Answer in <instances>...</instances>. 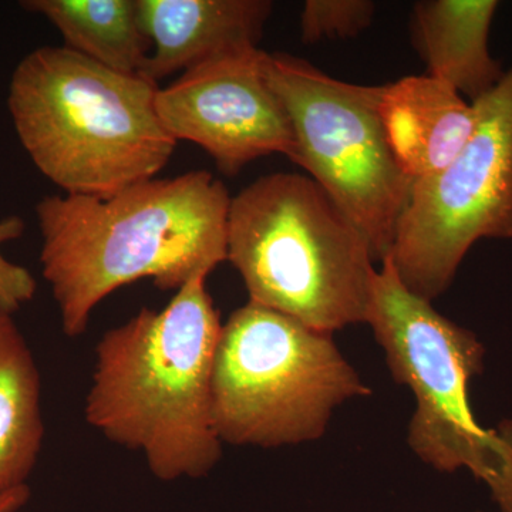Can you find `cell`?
Listing matches in <instances>:
<instances>
[{
	"label": "cell",
	"mask_w": 512,
	"mask_h": 512,
	"mask_svg": "<svg viewBox=\"0 0 512 512\" xmlns=\"http://www.w3.org/2000/svg\"><path fill=\"white\" fill-rule=\"evenodd\" d=\"M231 197L208 171L151 178L107 197L47 195L36 204L40 264L67 338L86 332L111 293L141 279L177 292L227 261Z\"/></svg>",
	"instance_id": "1"
},
{
	"label": "cell",
	"mask_w": 512,
	"mask_h": 512,
	"mask_svg": "<svg viewBox=\"0 0 512 512\" xmlns=\"http://www.w3.org/2000/svg\"><path fill=\"white\" fill-rule=\"evenodd\" d=\"M207 278L195 275L163 309H141L96 346L84 417L161 481L205 477L221 460L211 382L222 322Z\"/></svg>",
	"instance_id": "2"
},
{
	"label": "cell",
	"mask_w": 512,
	"mask_h": 512,
	"mask_svg": "<svg viewBox=\"0 0 512 512\" xmlns=\"http://www.w3.org/2000/svg\"><path fill=\"white\" fill-rule=\"evenodd\" d=\"M160 86L67 47L33 50L13 70L8 107L20 144L64 194L107 197L156 178L177 141L158 117Z\"/></svg>",
	"instance_id": "3"
},
{
	"label": "cell",
	"mask_w": 512,
	"mask_h": 512,
	"mask_svg": "<svg viewBox=\"0 0 512 512\" xmlns=\"http://www.w3.org/2000/svg\"><path fill=\"white\" fill-rule=\"evenodd\" d=\"M227 261L249 302L332 335L367 323L375 255L363 232L311 177H259L231 198Z\"/></svg>",
	"instance_id": "4"
},
{
	"label": "cell",
	"mask_w": 512,
	"mask_h": 512,
	"mask_svg": "<svg viewBox=\"0 0 512 512\" xmlns=\"http://www.w3.org/2000/svg\"><path fill=\"white\" fill-rule=\"evenodd\" d=\"M370 325L390 373L416 397L409 446L424 463L453 473L468 468L503 512H512V420L485 430L471 410V379L484 367V346L410 292L390 258L377 269Z\"/></svg>",
	"instance_id": "5"
},
{
	"label": "cell",
	"mask_w": 512,
	"mask_h": 512,
	"mask_svg": "<svg viewBox=\"0 0 512 512\" xmlns=\"http://www.w3.org/2000/svg\"><path fill=\"white\" fill-rule=\"evenodd\" d=\"M370 393L329 333L249 301L222 323L211 382L222 444L318 440L338 407Z\"/></svg>",
	"instance_id": "6"
},
{
	"label": "cell",
	"mask_w": 512,
	"mask_h": 512,
	"mask_svg": "<svg viewBox=\"0 0 512 512\" xmlns=\"http://www.w3.org/2000/svg\"><path fill=\"white\" fill-rule=\"evenodd\" d=\"M264 69L291 119L293 163L363 232L382 264L392 252L413 185L384 131V84L340 82L285 53H265Z\"/></svg>",
	"instance_id": "7"
},
{
	"label": "cell",
	"mask_w": 512,
	"mask_h": 512,
	"mask_svg": "<svg viewBox=\"0 0 512 512\" xmlns=\"http://www.w3.org/2000/svg\"><path fill=\"white\" fill-rule=\"evenodd\" d=\"M473 104V136L446 168L413 181L387 256L403 285L430 302L478 239L512 238V69Z\"/></svg>",
	"instance_id": "8"
},
{
	"label": "cell",
	"mask_w": 512,
	"mask_h": 512,
	"mask_svg": "<svg viewBox=\"0 0 512 512\" xmlns=\"http://www.w3.org/2000/svg\"><path fill=\"white\" fill-rule=\"evenodd\" d=\"M265 53H225L158 89L157 113L168 134L197 144L224 174L272 154L295 158L291 119L266 77Z\"/></svg>",
	"instance_id": "9"
},
{
	"label": "cell",
	"mask_w": 512,
	"mask_h": 512,
	"mask_svg": "<svg viewBox=\"0 0 512 512\" xmlns=\"http://www.w3.org/2000/svg\"><path fill=\"white\" fill-rule=\"evenodd\" d=\"M151 42L143 76L160 82L235 50L258 47L274 5L268 0H137Z\"/></svg>",
	"instance_id": "10"
},
{
	"label": "cell",
	"mask_w": 512,
	"mask_h": 512,
	"mask_svg": "<svg viewBox=\"0 0 512 512\" xmlns=\"http://www.w3.org/2000/svg\"><path fill=\"white\" fill-rule=\"evenodd\" d=\"M387 141L412 181L446 168L477 127V109L430 74L384 84L380 100Z\"/></svg>",
	"instance_id": "11"
},
{
	"label": "cell",
	"mask_w": 512,
	"mask_h": 512,
	"mask_svg": "<svg viewBox=\"0 0 512 512\" xmlns=\"http://www.w3.org/2000/svg\"><path fill=\"white\" fill-rule=\"evenodd\" d=\"M494 0H423L414 5V36L430 76L450 84L470 103L504 77L488 49Z\"/></svg>",
	"instance_id": "12"
},
{
	"label": "cell",
	"mask_w": 512,
	"mask_h": 512,
	"mask_svg": "<svg viewBox=\"0 0 512 512\" xmlns=\"http://www.w3.org/2000/svg\"><path fill=\"white\" fill-rule=\"evenodd\" d=\"M43 439L39 367L13 316L0 312V490L26 484Z\"/></svg>",
	"instance_id": "13"
},
{
	"label": "cell",
	"mask_w": 512,
	"mask_h": 512,
	"mask_svg": "<svg viewBox=\"0 0 512 512\" xmlns=\"http://www.w3.org/2000/svg\"><path fill=\"white\" fill-rule=\"evenodd\" d=\"M20 6L49 20L67 49L116 72L143 73L151 42L137 0H25Z\"/></svg>",
	"instance_id": "14"
},
{
	"label": "cell",
	"mask_w": 512,
	"mask_h": 512,
	"mask_svg": "<svg viewBox=\"0 0 512 512\" xmlns=\"http://www.w3.org/2000/svg\"><path fill=\"white\" fill-rule=\"evenodd\" d=\"M375 12L369 0H308L301 15L303 43L355 37L369 28Z\"/></svg>",
	"instance_id": "15"
},
{
	"label": "cell",
	"mask_w": 512,
	"mask_h": 512,
	"mask_svg": "<svg viewBox=\"0 0 512 512\" xmlns=\"http://www.w3.org/2000/svg\"><path fill=\"white\" fill-rule=\"evenodd\" d=\"M26 222L18 215L0 220V312L12 315L35 298L37 282L25 266L9 261L2 247L25 234Z\"/></svg>",
	"instance_id": "16"
},
{
	"label": "cell",
	"mask_w": 512,
	"mask_h": 512,
	"mask_svg": "<svg viewBox=\"0 0 512 512\" xmlns=\"http://www.w3.org/2000/svg\"><path fill=\"white\" fill-rule=\"evenodd\" d=\"M30 498L28 484L19 487L0 490V512H18L25 507Z\"/></svg>",
	"instance_id": "17"
}]
</instances>
